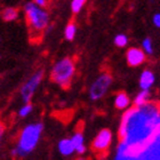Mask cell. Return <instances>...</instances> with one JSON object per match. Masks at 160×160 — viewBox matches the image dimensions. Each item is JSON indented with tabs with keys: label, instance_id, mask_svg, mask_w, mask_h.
Returning <instances> with one entry per match:
<instances>
[{
	"label": "cell",
	"instance_id": "5",
	"mask_svg": "<svg viewBox=\"0 0 160 160\" xmlns=\"http://www.w3.org/2000/svg\"><path fill=\"white\" fill-rule=\"evenodd\" d=\"M43 76H45V71L43 70L36 71V72L24 82L23 86L21 87L20 95L24 103L31 102L34 93H36V90L38 89V87L40 86V83L42 81Z\"/></svg>",
	"mask_w": 160,
	"mask_h": 160
},
{
	"label": "cell",
	"instance_id": "2",
	"mask_svg": "<svg viewBox=\"0 0 160 160\" xmlns=\"http://www.w3.org/2000/svg\"><path fill=\"white\" fill-rule=\"evenodd\" d=\"M42 130L43 125L41 122L29 123L23 127L17 136L16 145L10 152L12 156L14 158H25L30 156L39 144Z\"/></svg>",
	"mask_w": 160,
	"mask_h": 160
},
{
	"label": "cell",
	"instance_id": "11",
	"mask_svg": "<svg viewBox=\"0 0 160 160\" xmlns=\"http://www.w3.org/2000/svg\"><path fill=\"white\" fill-rule=\"evenodd\" d=\"M74 150L76 149H74V145L71 138H63L58 142V151L62 156H65V157L71 156L74 152Z\"/></svg>",
	"mask_w": 160,
	"mask_h": 160
},
{
	"label": "cell",
	"instance_id": "6",
	"mask_svg": "<svg viewBox=\"0 0 160 160\" xmlns=\"http://www.w3.org/2000/svg\"><path fill=\"white\" fill-rule=\"evenodd\" d=\"M112 85V76L109 72H104L97 78L89 87L90 100L98 101L107 94L108 89Z\"/></svg>",
	"mask_w": 160,
	"mask_h": 160
},
{
	"label": "cell",
	"instance_id": "23",
	"mask_svg": "<svg viewBox=\"0 0 160 160\" xmlns=\"http://www.w3.org/2000/svg\"><path fill=\"white\" fill-rule=\"evenodd\" d=\"M3 133H5V125L0 121V137H1V138H2V136H3Z\"/></svg>",
	"mask_w": 160,
	"mask_h": 160
},
{
	"label": "cell",
	"instance_id": "15",
	"mask_svg": "<svg viewBox=\"0 0 160 160\" xmlns=\"http://www.w3.org/2000/svg\"><path fill=\"white\" fill-rule=\"evenodd\" d=\"M32 110H33V107H32L31 102H27V103H24L23 105L20 108V110H18L17 114H18V117L20 118H27L31 114Z\"/></svg>",
	"mask_w": 160,
	"mask_h": 160
},
{
	"label": "cell",
	"instance_id": "12",
	"mask_svg": "<svg viewBox=\"0 0 160 160\" xmlns=\"http://www.w3.org/2000/svg\"><path fill=\"white\" fill-rule=\"evenodd\" d=\"M129 104H130V100L126 93L121 92V93L117 94L116 97H114V107L117 108V109H119V110L127 109V108L129 107Z\"/></svg>",
	"mask_w": 160,
	"mask_h": 160
},
{
	"label": "cell",
	"instance_id": "16",
	"mask_svg": "<svg viewBox=\"0 0 160 160\" xmlns=\"http://www.w3.org/2000/svg\"><path fill=\"white\" fill-rule=\"evenodd\" d=\"M86 2L87 0H72V2H71V10L74 14L79 13L80 10L83 8V6L86 5Z\"/></svg>",
	"mask_w": 160,
	"mask_h": 160
},
{
	"label": "cell",
	"instance_id": "8",
	"mask_svg": "<svg viewBox=\"0 0 160 160\" xmlns=\"http://www.w3.org/2000/svg\"><path fill=\"white\" fill-rule=\"evenodd\" d=\"M126 60L129 67H140L147 61V54L141 48L132 47L127 50Z\"/></svg>",
	"mask_w": 160,
	"mask_h": 160
},
{
	"label": "cell",
	"instance_id": "13",
	"mask_svg": "<svg viewBox=\"0 0 160 160\" xmlns=\"http://www.w3.org/2000/svg\"><path fill=\"white\" fill-rule=\"evenodd\" d=\"M149 101H150V92L145 89H142V92L135 97L134 104H135V107H141V105L145 104L147 102H149Z\"/></svg>",
	"mask_w": 160,
	"mask_h": 160
},
{
	"label": "cell",
	"instance_id": "14",
	"mask_svg": "<svg viewBox=\"0 0 160 160\" xmlns=\"http://www.w3.org/2000/svg\"><path fill=\"white\" fill-rule=\"evenodd\" d=\"M77 33V25L73 22H70L64 30V37L67 40H73Z\"/></svg>",
	"mask_w": 160,
	"mask_h": 160
},
{
	"label": "cell",
	"instance_id": "1",
	"mask_svg": "<svg viewBox=\"0 0 160 160\" xmlns=\"http://www.w3.org/2000/svg\"><path fill=\"white\" fill-rule=\"evenodd\" d=\"M160 104L147 102L123 113L119 126L120 143L116 159H142L159 133Z\"/></svg>",
	"mask_w": 160,
	"mask_h": 160
},
{
	"label": "cell",
	"instance_id": "10",
	"mask_svg": "<svg viewBox=\"0 0 160 160\" xmlns=\"http://www.w3.org/2000/svg\"><path fill=\"white\" fill-rule=\"evenodd\" d=\"M0 15L5 22H14L20 17V10L15 7H5Z\"/></svg>",
	"mask_w": 160,
	"mask_h": 160
},
{
	"label": "cell",
	"instance_id": "19",
	"mask_svg": "<svg viewBox=\"0 0 160 160\" xmlns=\"http://www.w3.org/2000/svg\"><path fill=\"white\" fill-rule=\"evenodd\" d=\"M71 141H72V143H73V145H74V149H76L78 145H80V144H83L85 138H83L82 133H81V132H77L73 136L71 137Z\"/></svg>",
	"mask_w": 160,
	"mask_h": 160
},
{
	"label": "cell",
	"instance_id": "18",
	"mask_svg": "<svg viewBox=\"0 0 160 160\" xmlns=\"http://www.w3.org/2000/svg\"><path fill=\"white\" fill-rule=\"evenodd\" d=\"M142 48H143L144 53L148 54V55H151L153 53V48H152V41H151L150 38H147V39L143 40L142 42Z\"/></svg>",
	"mask_w": 160,
	"mask_h": 160
},
{
	"label": "cell",
	"instance_id": "3",
	"mask_svg": "<svg viewBox=\"0 0 160 160\" xmlns=\"http://www.w3.org/2000/svg\"><path fill=\"white\" fill-rule=\"evenodd\" d=\"M25 21L32 38H40L45 30L48 29L50 16L46 7H40L33 1L27 2L23 8Z\"/></svg>",
	"mask_w": 160,
	"mask_h": 160
},
{
	"label": "cell",
	"instance_id": "7",
	"mask_svg": "<svg viewBox=\"0 0 160 160\" xmlns=\"http://www.w3.org/2000/svg\"><path fill=\"white\" fill-rule=\"evenodd\" d=\"M112 142V133L109 129H102L94 138L92 148L97 156H105Z\"/></svg>",
	"mask_w": 160,
	"mask_h": 160
},
{
	"label": "cell",
	"instance_id": "20",
	"mask_svg": "<svg viewBox=\"0 0 160 160\" xmlns=\"http://www.w3.org/2000/svg\"><path fill=\"white\" fill-rule=\"evenodd\" d=\"M74 151H76L78 154H83V153H85V152H86V147H85V143L78 145V147L76 148V150H74Z\"/></svg>",
	"mask_w": 160,
	"mask_h": 160
},
{
	"label": "cell",
	"instance_id": "17",
	"mask_svg": "<svg viewBox=\"0 0 160 160\" xmlns=\"http://www.w3.org/2000/svg\"><path fill=\"white\" fill-rule=\"evenodd\" d=\"M114 43H116V46L120 47V48L126 47L127 43H128V37L126 34H118L114 38Z\"/></svg>",
	"mask_w": 160,
	"mask_h": 160
},
{
	"label": "cell",
	"instance_id": "9",
	"mask_svg": "<svg viewBox=\"0 0 160 160\" xmlns=\"http://www.w3.org/2000/svg\"><path fill=\"white\" fill-rule=\"evenodd\" d=\"M154 73L151 70H144L142 73H141L140 77V86L142 89L149 90L152 87V85L154 83Z\"/></svg>",
	"mask_w": 160,
	"mask_h": 160
},
{
	"label": "cell",
	"instance_id": "24",
	"mask_svg": "<svg viewBox=\"0 0 160 160\" xmlns=\"http://www.w3.org/2000/svg\"><path fill=\"white\" fill-rule=\"evenodd\" d=\"M0 143H1V137H0Z\"/></svg>",
	"mask_w": 160,
	"mask_h": 160
},
{
	"label": "cell",
	"instance_id": "4",
	"mask_svg": "<svg viewBox=\"0 0 160 160\" xmlns=\"http://www.w3.org/2000/svg\"><path fill=\"white\" fill-rule=\"evenodd\" d=\"M76 74V63L71 57L57 61L50 70V80L62 88H68Z\"/></svg>",
	"mask_w": 160,
	"mask_h": 160
},
{
	"label": "cell",
	"instance_id": "22",
	"mask_svg": "<svg viewBox=\"0 0 160 160\" xmlns=\"http://www.w3.org/2000/svg\"><path fill=\"white\" fill-rule=\"evenodd\" d=\"M153 24L157 28H160V14H156L153 16Z\"/></svg>",
	"mask_w": 160,
	"mask_h": 160
},
{
	"label": "cell",
	"instance_id": "21",
	"mask_svg": "<svg viewBox=\"0 0 160 160\" xmlns=\"http://www.w3.org/2000/svg\"><path fill=\"white\" fill-rule=\"evenodd\" d=\"M48 1H49V0H33V2L37 3L38 6H40V7H47Z\"/></svg>",
	"mask_w": 160,
	"mask_h": 160
}]
</instances>
